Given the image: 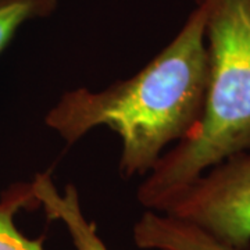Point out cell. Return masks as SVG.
<instances>
[{
    "label": "cell",
    "instance_id": "obj_1",
    "mask_svg": "<svg viewBox=\"0 0 250 250\" xmlns=\"http://www.w3.org/2000/svg\"><path fill=\"white\" fill-rule=\"evenodd\" d=\"M207 78L205 13L196 6L170 43L136 74L102 90L80 86L62 93L45 124L68 146L106 126L121 142L120 175L146 177L197 126Z\"/></svg>",
    "mask_w": 250,
    "mask_h": 250
},
{
    "label": "cell",
    "instance_id": "obj_2",
    "mask_svg": "<svg viewBox=\"0 0 250 250\" xmlns=\"http://www.w3.org/2000/svg\"><path fill=\"white\" fill-rule=\"evenodd\" d=\"M196 6L205 13L208 54L203 113L138 188L146 210L160 211L208 168L250 150V0H196Z\"/></svg>",
    "mask_w": 250,
    "mask_h": 250
},
{
    "label": "cell",
    "instance_id": "obj_3",
    "mask_svg": "<svg viewBox=\"0 0 250 250\" xmlns=\"http://www.w3.org/2000/svg\"><path fill=\"white\" fill-rule=\"evenodd\" d=\"M159 213L193 224L229 249L250 250V150L208 168Z\"/></svg>",
    "mask_w": 250,
    "mask_h": 250
},
{
    "label": "cell",
    "instance_id": "obj_4",
    "mask_svg": "<svg viewBox=\"0 0 250 250\" xmlns=\"http://www.w3.org/2000/svg\"><path fill=\"white\" fill-rule=\"evenodd\" d=\"M31 182L46 217L64 225L75 250H108L99 236L96 224L83 213L80 193L74 184H67L60 192L50 171L36 172Z\"/></svg>",
    "mask_w": 250,
    "mask_h": 250
},
{
    "label": "cell",
    "instance_id": "obj_5",
    "mask_svg": "<svg viewBox=\"0 0 250 250\" xmlns=\"http://www.w3.org/2000/svg\"><path fill=\"white\" fill-rule=\"evenodd\" d=\"M135 246L142 250H232L193 224L146 210L132 228Z\"/></svg>",
    "mask_w": 250,
    "mask_h": 250
},
{
    "label": "cell",
    "instance_id": "obj_6",
    "mask_svg": "<svg viewBox=\"0 0 250 250\" xmlns=\"http://www.w3.org/2000/svg\"><path fill=\"white\" fill-rule=\"evenodd\" d=\"M41 208L32 182H14L0 195V250H45V235L28 238L20 231L16 217L20 211Z\"/></svg>",
    "mask_w": 250,
    "mask_h": 250
},
{
    "label": "cell",
    "instance_id": "obj_7",
    "mask_svg": "<svg viewBox=\"0 0 250 250\" xmlns=\"http://www.w3.org/2000/svg\"><path fill=\"white\" fill-rule=\"evenodd\" d=\"M57 7L59 0H0V54L24 24L50 17Z\"/></svg>",
    "mask_w": 250,
    "mask_h": 250
}]
</instances>
